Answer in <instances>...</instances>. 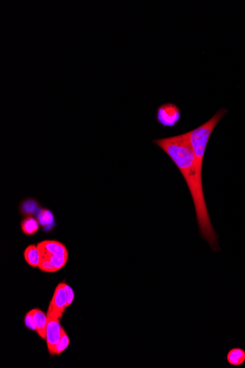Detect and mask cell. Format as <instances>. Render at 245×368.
Instances as JSON below:
<instances>
[{"mask_svg": "<svg viewBox=\"0 0 245 368\" xmlns=\"http://www.w3.org/2000/svg\"><path fill=\"white\" fill-rule=\"evenodd\" d=\"M153 143L167 154L186 181L194 202L201 237L208 242L214 252L220 251L218 234L214 229L207 208L202 179L198 174L196 156L190 144L189 133L154 139Z\"/></svg>", "mask_w": 245, "mask_h": 368, "instance_id": "6da1fadb", "label": "cell"}, {"mask_svg": "<svg viewBox=\"0 0 245 368\" xmlns=\"http://www.w3.org/2000/svg\"><path fill=\"white\" fill-rule=\"evenodd\" d=\"M228 112V110L221 108L210 120L204 123L200 127L188 132L190 144H191L194 156H196L198 174L201 179H202V173L204 157H205L206 150L210 137L214 129L216 128V125L222 120Z\"/></svg>", "mask_w": 245, "mask_h": 368, "instance_id": "7a4b0ae2", "label": "cell"}, {"mask_svg": "<svg viewBox=\"0 0 245 368\" xmlns=\"http://www.w3.org/2000/svg\"><path fill=\"white\" fill-rule=\"evenodd\" d=\"M40 262L38 268L45 273H56L62 270L68 261L67 247L58 240H44L38 244Z\"/></svg>", "mask_w": 245, "mask_h": 368, "instance_id": "3957f363", "label": "cell"}, {"mask_svg": "<svg viewBox=\"0 0 245 368\" xmlns=\"http://www.w3.org/2000/svg\"><path fill=\"white\" fill-rule=\"evenodd\" d=\"M182 112L176 104L167 102L158 107L156 119L160 125L167 128L176 126L182 119Z\"/></svg>", "mask_w": 245, "mask_h": 368, "instance_id": "277c9868", "label": "cell"}, {"mask_svg": "<svg viewBox=\"0 0 245 368\" xmlns=\"http://www.w3.org/2000/svg\"><path fill=\"white\" fill-rule=\"evenodd\" d=\"M68 297L66 283L62 282L58 284V287H56L47 314L61 318L67 308L68 307Z\"/></svg>", "mask_w": 245, "mask_h": 368, "instance_id": "5b68a950", "label": "cell"}, {"mask_svg": "<svg viewBox=\"0 0 245 368\" xmlns=\"http://www.w3.org/2000/svg\"><path fill=\"white\" fill-rule=\"evenodd\" d=\"M47 315H48V324H47L46 340L48 352L51 356H53L54 348L60 339L62 327L60 323L61 318L50 314Z\"/></svg>", "mask_w": 245, "mask_h": 368, "instance_id": "8992f818", "label": "cell"}, {"mask_svg": "<svg viewBox=\"0 0 245 368\" xmlns=\"http://www.w3.org/2000/svg\"><path fill=\"white\" fill-rule=\"evenodd\" d=\"M32 317H34L36 328H37L38 334L40 338L46 339V334L47 324H48V315L39 309H34L30 311Z\"/></svg>", "mask_w": 245, "mask_h": 368, "instance_id": "52a82bcc", "label": "cell"}, {"mask_svg": "<svg viewBox=\"0 0 245 368\" xmlns=\"http://www.w3.org/2000/svg\"><path fill=\"white\" fill-rule=\"evenodd\" d=\"M37 218L45 232H51L56 227V223L54 214L48 209L42 208L38 214Z\"/></svg>", "mask_w": 245, "mask_h": 368, "instance_id": "ba28073f", "label": "cell"}, {"mask_svg": "<svg viewBox=\"0 0 245 368\" xmlns=\"http://www.w3.org/2000/svg\"><path fill=\"white\" fill-rule=\"evenodd\" d=\"M42 209L40 203L32 198H26L22 201L20 206V212L26 217L38 215Z\"/></svg>", "mask_w": 245, "mask_h": 368, "instance_id": "9c48e42d", "label": "cell"}, {"mask_svg": "<svg viewBox=\"0 0 245 368\" xmlns=\"http://www.w3.org/2000/svg\"><path fill=\"white\" fill-rule=\"evenodd\" d=\"M25 260L32 268H38L40 262V251L38 245H30L24 253Z\"/></svg>", "mask_w": 245, "mask_h": 368, "instance_id": "30bf717a", "label": "cell"}, {"mask_svg": "<svg viewBox=\"0 0 245 368\" xmlns=\"http://www.w3.org/2000/svg\"><path fill=\"white\" fill-rule=\"evenodd\" d=\"M227 361L230 365L240 367L245 363V350L241 347H234L227 354Z\"/></svg>", "mask_w": 245, "mask_h": 368, "instance_id": "8fae6325", "label": "cell"}, {"mask_svg": "<svg viewBox=\"0 0 245 368\" xmlns=\"http://www.w3.org/2000/svg\"><path fill=\"white\" fill-rule=\"evenodd\" d=\"M40 223L38 218L34 216H26L21 222V229L23 233L28 236H32L38 232Z\"/></svg>", "mask_w": 245, "mask_h": 368, "instance_id": "7c38bea8", "label": "cell"}, {"mask_svg": "<svg viewBox=\"0 0 245 368\" xmlns=\"http://www.w3.org/2000/svg\"><path fill=\"white\" fill-rule=\"evenodd\" d=\"M69 345H70V338H69L67 333L66 332L64 328H62L60 339L59 342L54 348L53 356H60V355L62 354L66 350Z\"/></svg>", "mask_w": 245, "mask_h": 368, "instance_id": "4fadbf2b", "label": "cell"}, {"mask_svg": "<svg viewBox=\"0 0 245 368\" xmlns=\"http://www.w3.org/2000/svg\"><path fill=\"white\" fill-rule=\"evenodd\" d=\"M24 323L26 328L34 331H37L36 323H34V317L30 312L28 313L25 316Z\"/></svg>", "mask_w": 245, "mask_h": 368, "instance_id": "5bb4252c", "label": "cell"}, {"mask_svg": "<svg viewBox=\"0 0 245 368\" xmlns=\"http://www.w3.org/2000/svg\"><path fill=\"white\" fill-rule=\"evenodd\" d=\"M66 287L68 297V306H70L72 304V303H73L74 300V290L72 289V287L68 285L66 283Z\"/></svg>", "mask_w": 245, "mask_h": 368, "instance_id": "9a60e30c", "label": "cell"}]
</instances>
